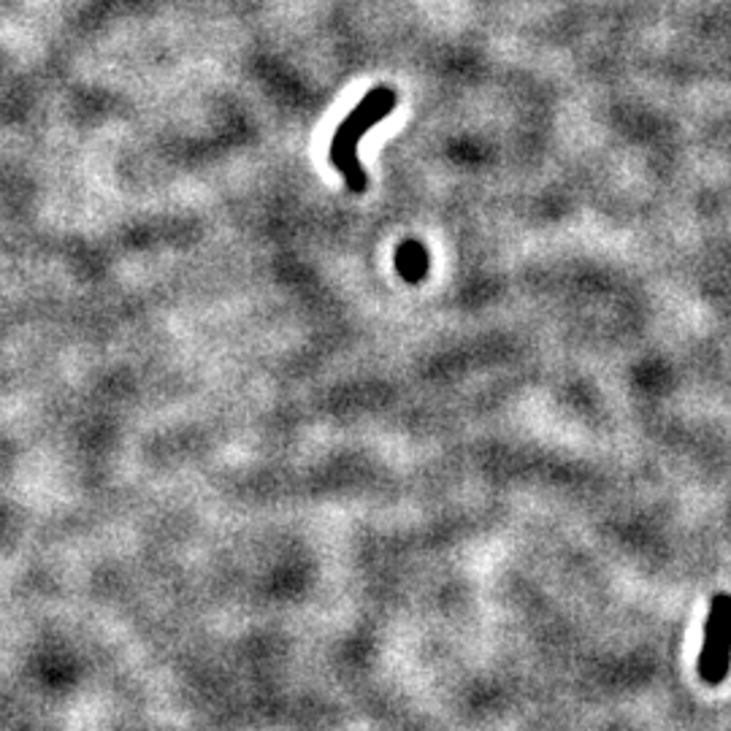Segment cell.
I'll return each instance as SVG.
<instances>
[{
    "mask_svg": "<svg viewBox=\"0 0 731 731\" xmlns=\"http://www.w3.org/2000/svg\"><path fill=\"white\" fill-rule=\"evenodd\" d=\"M731 670V596L718 593L712 599L708 626H704V645L699 655V674L704 683L721 685Z\"/></svg>",
    "mask_w": 731,
    "mask_h": 731,
    "instance_id": "2",
    "label": "cell"
},
{
    "mask_svg": "<svg viewBox=\"0 0 731 731\" xmlns=\"http://www.w3.org/2000/svg\"><path fill=\"white\" fill-rule=\"evenodd\" d=\"M396 106V92L391 87H377L353 109V115L336 130L334 141H330L328 158L339 168V174L345 177L347 187L353 192H360L366 187V174L358 162V144L364 139L368 128H374L377 122H383L391 109Z\"/></svg>",
    "mask_w": 731,
    "mask_h": 731,
    "instance_id": "1",
    "label": "cell"
}]
</instances>
